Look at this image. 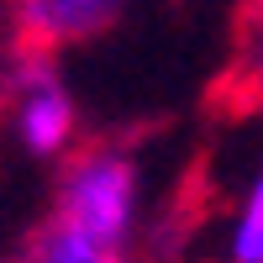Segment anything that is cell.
Instances as JSON below:
<instances>
[{
    "mask_svg": "<svg viewBox=\"0 0 263 263\" xmlns=\"http://www.w3.org/2000/svg\"><path fill=\"white\" fill-rule=\"evenodd\" d=\"M132 205H137V168L126 153H111V147L79 153L58 184V221L90 232L105 248H121L132 227Z\"/></svg>",
    "mask_w": 263,
    "mask_h": 263,
    "instance_id": "1",
    "label": "cell"
},
{
    "mask_svg": "<svg viewBox=\"0 0 263 263\" xmlns=\"http://www.w3.org/2000/svg\"><path fill=\"white\" fill-rule=\"evenodd\" d=\"M126 0H11V27L21 58H53L58 48L111 32Z\"/></svg>",
    "mask_w": 263,
    "mask_h": 263,
    "instance_id": "2",
    "label": "cell"
},
{
    "mask_svg": "<svg viewBox=\"0 0 263 263\" xmlns=\"http://www.w3.org/2000/svg\"><path fill=\"white\" fill-rule=\"evenodd\" d=\"M32 69L21 79V105H16V132L32 158H53L74 137V100L69 90L48 74V58H27Z\"/></svg>",
    "mask_w": 263,
    "mask_h": 263,
    "instance_id": "3",
    "label": "cell"
},
{
    "mask_svg": "<svg viewBox=\"0 0 263 263\" xmlns=\"http://www.w3.org/2000/svg\"><path fill=\"white\" fill-rule=\"evenodd\" d=\"M32 263H121V258H116V248L95 242L90 232H79V227H69V221H53L48 232L37 237Z\"/></svg>",
    "mask_w": 263,
    "mask_h": 263,
    "instance_id": "4",
    "label": "cell"
},
{
    "mask_svg": "<svg viewBox=\"0 0 263 263\" xmlns=\"http://www.w3.org/2000/svg\"><path fill=\"white\" fill-rule=\"evenodd\" d=\"M232 263H263V174L253 179L242 216H237V232H232Z\"/></svg>",
    "mask_w": 263,
    "mask_h": 263,
    "instance_id": "5",
    "label": "cell"
}]
</instances>
